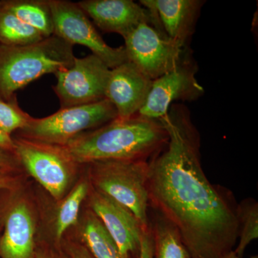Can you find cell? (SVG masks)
I'll use <instances>...</instances> for the list:
<instances>
[{
    "label": "cell",
    "mask_w": 258,
    "mask_h": 258,
    "mask_svg": "<svg viewBox=\"0 0 258 258\" xmlns=\"http://www.w3.org/2000/svg\"><path fill=\"white\" fill-rule=\"evenodd\" d=\"M160 120L168 142L149 163V205L178 230L191 258H222L238 239L236 209L204 172L187 108L173 104Z\"/></svg>",
    "instance_id": "obj_1"
},
{
    "label": "cell",
    "mask_w": 258,
    "mask_h": 258,
    "mask_svg": "<svg viewBox=\"0 0 258 258\" xmlns=\"http://www.w3.org/2000/svg\"><path fill=\"white\" fill-rule=\"evenodd\" d=\"M168 134L160 120L137 114L115 118L99 128L85 132L62 147L76 164L100 161H147L160 152Z\"/></svg>",
    "instance_id": "obj_2"
},
{
    "label": "cell",
    "mask_w": 258,
    "mask_h": 258,
    "mask_svg": "<svg viewBox=\"0 0 258 258\" xmlns=\"http://www.w3.org/2000/svg\"><path fill=\"white\" fill-rule=\"evenodd\" d=\"M74 46L56 35L23 46L0 45V97L6 101L44 75L71 67Z\"/></svg>",
    "instance_id": "obj_3"
},
{
    "label": "cell",
    "mask_w": 258,
    "mask_h": 258,
    "mask_svg": "<svg viewBox=\"0 0 258 258\" xmlns=\"http://www.w3.org/2000/svg\"><path fill=\"white\" fill-rule=\"evenodd\" d=\"M91 165L95 189L132 212L142 227H149V163L147 161H100Z\"/></svg>",
    "instance_id": "obj_4"
},
{
    "label": "cell",
    "mask_w": 258,
    "mask_h": 258,
    "mask_svg": "<svg viewBox=\"0 0 258 258\" xmlns=\"http://www.w3.org/2000/svg\"><path fill=\"white\" fill-rule=\"evenodd\" d=\"M117 118L114 106L107 99L83 106L60 108L45 118L32 117L20 131V137L64 147L79 135Z\"/></svg>",
    "instance_id": "obj_5"
},
{
    "label": "cell",
    "mask_w": 258,
    "mask_h": 258,
    "mask_svg": "<svg viewBox=\"0 0 258 258\" xmlns=\"http://www.w3.org/2000/svg\"><path fill=\"white\" fill-rule=\"evenodd\" d=\"M47 3L56 36L73 46L80 45L88 47L110 69L128 61L124 46H109L77 3L66 0H47Z\"/></svg>",
    "instance_id": "obj_6"
},
{
    "label": "cell",
    "mask_w": 258,
    "mask_h": 258,
    "mask_svg": "<svg viewBox=\"0 0 258 258\" xmlns=\"http://www.w3.org/2000/svg\"><path fill=\"white\" fill-rule=\"evenodd\" d=\"M124 40L129 62L152 81L175 69L186 56L185 47L148 23L139 25Z\"/></svg>",
    "instance_id": "obj_7"
},
{
    "label": "cell",
    "mask_w": 258,
    "mask_h": 258,
    "mask_svg": "<svg viewBox=\"0 0 258 258\" xmlns=\"http://www.w3.org/2000/svg\"><path fill=\"white\" fill-rule=\"evenodd\" d=\"M15 143V155L30 175L56 200L62 198L76 164L66 149L21 137Z\"/></svg>",
    "instance_id": "obj_8"
},
{
    "label": "cell",
    "mask_w": 258,
    "mask_h": 258,
    "mask_svg": "<svg viewBox=\"0 0 258 258\" xmlns=\"http://www.w3.org/2000/svg\"><path fill=\"white\" fill-rule=\"evenodd\" d=\"M111 69L97 56L91 54L75 57L69 69L56 73L54 92L60 108L83 106L106 99L105 93Z\"/></svg>",
    "instance_id": "obj_9"
},
{
    "label": "cell",
    "mask_w": 258,
    "mask_h": 258,
    "mask_svg": "<svg viewBox=\"0 0 258 258\" xmlns=\"http://www.w3.org/2000/svg\"><path fill=\"white\" fill-rule=\"evenodd\" d=\"M196 66L186 56L175 69L154 80L138 114L160 120L174 102L196 101L203 96L205 90L196 79Z\"/></svg>",
    "instance_id": "obj_10"
},
{
    "label": "cell",
    "mask_w": 258,
    "mask_h": 258,
    "mask_svg": "<svg viewBox=\"0 0 258 258\" xmlns=\"http://www.w3.org/2000/svg\"><path fill=\"white\" fill-rule=\"evenodd\" d=\"M76 3L98 28L118 34L123 39L143 23L163 32L150 12L132 0H83Z\"/></svg>",
    "instance_id": "obj_11"
},
{
    "label": "cell",
    "mask_w": 258,
    "mask_h": 258,
    "mask_svg": "<svg viewBox=\"0 0 258 258\" xmlns=\"http://www.w3.org/2000/svg\"><path fill=\"white\" fill-rule=\"evenodd\" d=\"M152 81L129 61L111 69L105 98L114 106L117 119H128L138 114Z\"/></svg>",
    "instance_id": "obj_12"
},
{
    "label": "cell",
    "mask_w": 258,
    "mask_h": 258,
    "mask_svg": "<svg viewBox=\"0 0 258 258\" xmlns=\"http://www.w3.org/2000/svg\"><path fill=\"white\" fill-rule=\"evenodd\" d=\"M93 213L108 231L122 255L137 258L142 227L133 214L111 198L95 190L91 198Z\"/></svg>",
    "instance_id": "obj_13"
},
{
    "label": "cell",
    "mask_w": 258,
    "mask_h": 258,
    "mask_svg": "<svg viewBox=\"0 0 258 258\" xmlns=\"http://www.w3.org/2000/svg\"><path fill=\"white\" fill-rule=\"evenodd\" d=\"M166 36L185 47L193 35L205 2L200 0H141Z\"/></svg>",
    "instance_id": "obj_14"
},
{
    "label": "cell",
    "mask_w": 258,
    "mask_h": 258,
    "mask_svg": "<svg viewBox=\"0 0 258 258\" xmlns=\"http://www.w3.org/2000/svg\"><path fill=\"white\" fill-rule=\"evenodd\" d=\"M35 225L28 205L20 202L7 214L4 233L0 238L2 258H34Z\"/></svg>",
    "instance_id": "obj_15"
},
{
    "label": "cell",
    "mask_w": 258,
    "mask_h": 258,
    "mask_svg": "<svg viewBox=\"0 0 258 258\" xmlns=\"http://www.w3.org/2000/svg\"><path fill=\"white\" fill-rule=\"evenodd\" d=\"M0 3L45 38L54 35L53 19L47 0H8Z\"/></svg>",
    "instance_id": "obj_16"
},
{
    "label": "cell",
    "mask_w": 258,
    "mask_h": 258,
    "mask_svg": "<svg viewBox=\"0 0 258 258\" xmlns=\"http://www.w3.org/2000/svg\"><path fill=\"white\" fill-rule=\"evenodd\" d=\"M150 226L154 258H191L179 232L164 217Z\"/></svg>",
    "instance_id": "obj_17"
},
{
    "label": "cell",
    "mask_w": 258,
    "mask_h": 258,
    "mask_svg": "<svg viewBox=\"0 0 258 258\" xmlns=\"http://www.w3.org/2000/svg\"><path fill=\"white\" fill-rule=\"evenodd\" d=\"M83 240L94 258H125L102 222L93 213L88 214L83 224Z\"/></svg>",
    "instance_id": "obj_18"
},
{
    "label": "cell",
    "mask_w": 258,
    "mask_h": 258,
    "mask_svg": "<svg viewBox=\"0 0 258 258\" xmlns=\"http://www.w3.org/2000/svg\"><path fill=\"white\" fill-rule=\"evenodd\" d=\"M44 38L40 32L23 23L0 3V45L23 46Z\"/></svg>",
    "instance_id": "obj_19"
},
{
    "label": "cell",
    "mask_w": 258,
    "mask_h": 258,
    "mask_svg": "<svg viewBox=\"0 0 258 258\" xmlns=\"http://www.w3.org/2000/svg\"><path fill=\"white\" fill-rule=\"evenodd\" d=\"M238 224V244L234 252L242 257L244 251L258 237V205L253 200L242 201L236 209Z\"/></svg>",
    "instance_id": "obj_20"
},
{
    "label": "cell",
    "mask_w": 258,
    "mask_h": 258,
    "mask_svg": "<svg viewBox=\"0 0 258 258\" xmlns=\"http://www.w3.org/2000/svg\"><path fill=\"white\" fill-rule=\"evenodd\" d=\"M88 191L86 182L80 183L64 199L61 204L55 223V234L57 240H60L71 226L77 223L80 208Z\"/></svg>",
    "instance_id": "obj_21"
},
{
    "label": "cell",
    "mask_w": 258,
    "mask_h": 258,
    "mask_svg": "<svg viewBox=\"0 0 258 258\" xmlns=\"http://www.w3.org/2000/svg\"><path fill=\"white\" fill-rule=\"evenodd\" d=\"M31 118L19 106L16 97L10 101L0 97V128L6 133L11 135L15 131L25 128Z\"/></svg>",
    "instance_id": "obj_22"
},
{
    "label": "cell",
    "mask_w": 258,
    "mask_h": 258,
    "mask_svg": "<svg viewBox=\"0 0 258 258\" xmlns=\"http://www.w3.org/2000/svg\"><path fill=\"white\" fill-rule=\"evenodd\" d=\"M137 258H154V244L150 226L142 230L140 248Z\"/></svg>",
    "instance_id": "obj_23"
},
{
    "label": "cell",
    "mask_w": 258,
    "mask_h": 258,
    "mask_svg": "<svg viewBox=\"0 0 258 258\" xmlns=\"http://www.w3.org/2000/svg\"><path fill=\"white\" fill-rule=\"evenodd\" d=\"M70 258H94L86 246L79 244H72L69 246Z\"/></svg>",
    "instance_id": "obj_24"
},
{
    "label": "cell",
    "mask_w": 258,
    "mask_h": 258,
    "mask_svg": "<svg viewBox=\"0 0 258 258\" xmlns=\"http://www.w3.org/2000/svg\"><path fill=\"white\" fill-rule=\"evenodd\" d=\"M15 146L14 139H12L11 135L6 133L0 128V149L8 153L15 154Z\"/></svg>",
    "instance_id": "obj_25"
},
{
    "label": "cell",
    "mask_w": 258,
    "mask_h": 258,
    "mask_svg": "<svg viewBox=\"0 0 258 258\" xmlns=\"http://www.w3.org/2000/svg\"><path fill=\"white\" fill-rule=\"evenodd\" d=\"M10 168H0V190L7 189L11 184V177L8 174Z\"/></svg>",
    "instance_id": "obj_26"
},
{
    "label": "cell",
    "mask_w": 258,
    "mask_h": 258,
    "mask_svg": "<svg viewBox=\"0 0 258 258\" xmlns=\"http://www.w3.org/2000/svg\"><path fill=\"white\" fill-rule=\"evenodd\" d=\"M14 164L13 157L7 152L0 149V168H10Z\"/></svg>",
    "instance_id": "obj_27"
},
{
    "label": "cell",
    "mask_w": 258,
    "mask_h": 258,
    "mask_svg": "<svg viewBox=\"0 0 258 258\" xmlns=\"http://www.w3.org/2000/svg\"><path fill=\"white\" fill-rule=\"evenodd\" d=\"M222 258H242V257H239V256H237V254H235L234 250H232L230 251L229 253H227L226 255L224 256ZM249 258H258V257L257 255H254Z\"/></svg>",
    "instance_id": "obj_28"
},
{
    "label": "cell",
    "mask_w": 258,
    "mask_h": 258,
    "mask_svg": "<svg viewBox=\"0 0 258 258\" xmlns=\"http://www.w3.org/2000/svg\"><path fill=\"white\" fill-rule=\"evenodd\" d=\"M40 258H52V257H40Z\"/></svg>",
    "instance_id": "obj_29"
}]
</instances>
